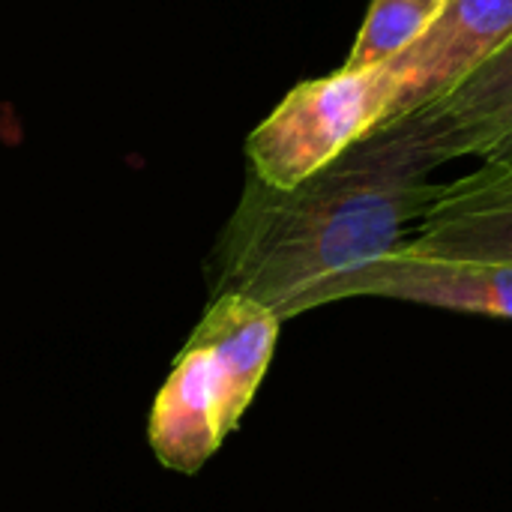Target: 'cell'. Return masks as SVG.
Returning <instances> with one entry per match:
<instances>
[{
	"mask_svg": "<svg viewBox=\"0 0 512 512\" xmlns=\"http://www.w3.org/2000/svg\"><path fill=\"white\" fill-rule=\"evenodd\" d=\"M399 120L438 165L504 156L512 150V39L447 93Z\"/></svg>",
	"mask_w": 512,
	"mask_h": 512,
	"instance_id": "obj_6",
	"label": "cell"
},
{
	"mask_svg": "<svg viewBox=\"0 0 512 512\" xmlns=\"http://www.w3.org/2000/svg\"><path fill=\"white\" fill-rule=\"evenodd\" d=\"M486 162H495V165H510L512 168V150H507L504 156H498V159H486Z\"/></svg>",
	"mask_w": 512,
	"mask_h": 512,
	"instance_id": "obj_9",
	"label": "cell"
},
{
	"mask_svg": "<svg viewBox=\"0 0 512 512\" xmlns=\"http://www.w3.org/2000/svg\"><path fill=\"white\" fill-rule=\"evenodd\" d=\"M354 297H384L512 321V264L420 255L399 246L342 276L327 291L324 306Z\"/></svg>",
	"mask_w": 512,
	"mask_h": 512,
	"instance_id": "obj_4",
	"label": "cell"
},
{
	"mask_svg": "<svg viewBox=\"0 0 512 512\" xmlns=\"http://www.w3.org/2000/svg\"><path fill=\"white\" fill-rule=\"evenodd\" d=\"M420 255H453L512 264V168L483 162L480 171L444 183L417 231L402 243Z\"/></svg>",
	"mask_w": 512,
	"mask_h": 512,
	"instance_id": "obj_7",
	"label": "cell"
},
{
	"mask_svg": "<svg viewBox=\"0 0 512 512\" xmlns=\"http://www.w3.org/2000/svg\"><path fill=\"white\" fill-rule=\"evenodd\" d=\"M435 168L408 126L393 120L291 189L249 171L213 249V297H249L282 321L324 306L342 276L408 240L444 189L432 180Z\"/></svg>",
	"mask_w": 512,
	"mask_h": 512,
	"instance_id": "obj_1",
	"label": "cell"
},
{
	"mask_svg": "<svg viewBox=\"0 0 512 512\" xmlns=\"http://www.w3.org/2000/svg\"><path fill=\"white\" fill-rule=\"evenodd\" d=\"M444 3L447 0H372L342 69L354 72L390 63L435 24Z\"/></svg>",
	"mask_w": 512,
	"mask_h": 512,
	"instance_id": "obj_8",
	"label": "cell"
},
{
	"mask_svg": "<svg viewBox=\"0 0 512 512\" xmlns=\"http://www.w3.org/2000/svg\"><path fill=\"white\" fill-rule=\"evenodd\" d=\"M393 93L396 72L390 63L339 69L297 84L249 135V171L276 189L303 183L381 126Z\"/></svg>",
	"mask_w": 512,
	"mask_h": 512,
	"instance_id": "obj_3",
	"label": "cell"
},
{
	"mask_svg": "<svg viewBox=\"0 0 512 512\" xmlns=\"http://www.w3.org/2000/svg\"><path fill=\"white\" fill-rule=\"evenodd\" d=\"M510 39L512 0H447L435 24L390 60L396 93L381 123H393L447 93Z\"/></svg>",
	"mask_w": 512,
	"mask_h": 512,
	"instance_id": "obj_5",
	"label": "cell"
},
{
	"mask_svg": "<svg viewBox=\"0 0 512 512\" xmlns=\"http://www.w3.org/2000/svg\"><path fill=\"white\" fill-rule=\"evenodd\" d=\"M279 330L282 318L249 297L210 300L150 408L147 441L168 471L198 474L240 426L270 369Z\"/></svg>",
	"mask_w": 512,
	"mask_h": 512,
	"instance_id": "obj_2",
	"label": "cell"
}]
</instances>
